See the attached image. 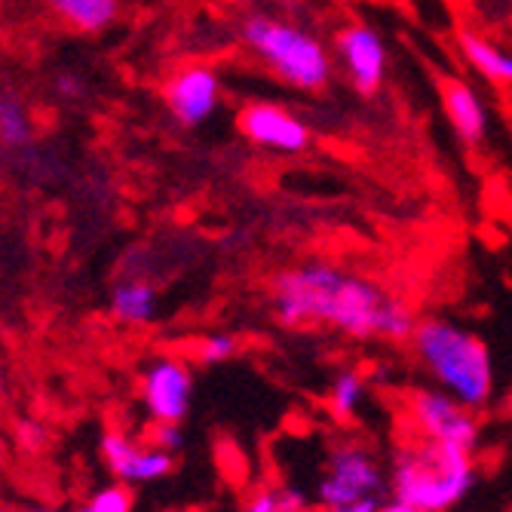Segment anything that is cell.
<instances>
[{
  "mask_svg": "<svg viewBox=\"0 0 512 512\" xmlns=\"http://www.w3.org/2000/svg\"><path fill=\"white\" fill-rule=\"evenodd\" d=\"M270 313L283 329H332L350 341H408L417 316L378 279L332 261H301L270 279Z\"/></svg>",
  "mask_w": 512,
  "mask_h": 512,
  "instance_id": "obj_1",
  "label": "cell"
},
{
  "mask_svg": "<svg viewBox=\"0 0 512 512\" xmlns=\"http://www.w3.org/2000/svg\"><path fill=\"white\" fill-rule=\"evenodd\" d=\"M408 344L433 387L473 411L491 405L497 393V371L482 335L448 316H424L417 319Z\"/></svg>",
  "mask_w": 512,
  "mask_h": 512,
  "instance_id": "obj_2",
  "label": "cell"
},
{
  "mask_svg": "<svg viewBox=\"0 0 512 512\" xmlns=\"http://www.w3.org/2000/svg\"><path fill=\"white\" fill-rule=\"evenodd\" d=\"M479 485L473 451L417 439L399 445L390 463V494L421 512H451Z\"/></svg>",
  "mask_w": 512,
  "mask_h": 512,
  "instance_id": "obj_3",
  "label": "cell"
},
{
  "mask_svg": "<svg viewBox=\"0 0 512 512\" xmlns=\"http://www.w3.org/2000/svg\"><path fill=\"white\" fill-rule=\"evenodd\" d=\"M240 31L249 53L258 56L264 68H270L283 83L304 92H319L329 86L335 74L332 53L307 28L279 16L255 13L243 22Z\"/></svg>",
  "mask_w": 512,
  "mask_h": 512,
  "instance_id": "obj_4",
  "label": "cell"
},
{
  "mask_svg": "<svg viewBox=\"0 0 512 512\" xmlns=\"http://www.w3.org/2000/svg\"><path fill=\"white\" fill-rule=\"evenodd\" d=\"M384 491H390V473L365 442L341 439L325 451L322 476L316 482V503L322 509L362 497H381Z\"/></svg>",
  "mask_w": 512,
  "mask_h": 512,
  "instance_id": "obj_5",
  "label": "cell"
},
{
  "mask_svg": "<svg viewBox=\"0 0 512 512\" xmlns=\"http://www.w3.org/2000/svg\"><path fill=\"white\" fill-rule=\"evenodd\" d=\"M405 414L408 424L417 430L421 439L430 442H445L457 445L463 451H473L482 442V424H479V411L460 405L454 396L442 393L439 387H414L405 396Z\"/></svg>",
  "mask_w": 512,
  "mask_h": 512,
  "instance_id": "obj_6",
  "label": "cell"
},
{
  "mask_svg": "<svg viewBox=\"0 0 512 512\" xmlns=\"http://www.w3.org/2000/svg\"><path fill=\"white\" fill-rule=\"evenodd\" d=\"M194 365L181 356H151L138 371V399L151 424H184L194 405Z\"/></svg>",
  "mask_w": 512,
  "mask_h": 512,
  "instance_id": "obj_7",
  "label": "cell"
},
{
  "mask_svg": "<svg viewBox=\"0 0 512 512\" xmlns=\"http://www.w3.org/2000/svg\"><path fill=\"white\" fill-rule=\"evenodd\" d=\"M99 454L108 473L123 485H151L175 473V454L154 442H138L126 430H108L99 442Z\"/></svg>",
  "mask_w": 512,
  "mask_h": 512,
  "instance_id": "obj_8",
  "label": "cell"
},
{
  "mask_svg": "<svg viewBox=\"0 0 512 512\" xmlns=\"http://www.w3.org/2000/svg\"><path fill=\"white\" fill-rule=\"evenodd\" d=\"M237 129L252 145L276 154H301L310 148V126L289 108L273 102H249L237 111Z\"/></svg>",
  "mask_w": 512,
  "mask_h": 512,
  "instance_id": "obj_9",
  "label": "cell"
},
{
  "mask_svg": "<svg viewBox=\"0 0 512 512\" xmlns=\"http://www.w3.org/2000/svg\"><path fill=\"white\" fill-rule=\"evenodd\" d=\"M163 102L181 126L197 129L221 105V77L209 65H184L163 83Z\"/></svg>",
  "mask_w": 512,
  "mask_h": 512,
  "instance_id": "obj_10",
  "label": "cell"
},
{
  "mask_svg": "<svg viewBox=\"0 0 512 512\" xmlns=\"http://www.w3.org/2000/svg\"><path fill=\"white\" fill-rule=\"evenodd\" d=\"M335 56L341 59L353 89L362 92V96H375V92L384 86L387 43L371 25L353 22V25L341 28L335 37Z\"/></svg>",
  "mask_w": 512,
  "mask_h": 512,
  "instance_id": "obj_11",
  "label": "cell"
},
{
  "mask_svg": "<svg viewBox=\"0 0 512 512\" xmlns=\"http://www.w3.org/2000/svg\"><path fill=\"white\" fill-rule=\"evenodd\" d=\"M439 96H442V108L451 120L454 135L463 145L479 148L488 135V111L479 99V92L460 77H442Z\"/></svg>",
  "mask_w": 512,
  "mask_h": 512,
  "instance_id": "obj_12",
  "label": "cell"
},
{
  "mask_svg": "<svg viewBox=\"0 0 512 512\" xmlns=\"http://www.w3.org/2000/svg\"><path fill=\"white\" fill-rule=\"evenodd\" d=\"M43 4L80 34H102L120 19V0H43Z\"/></svg>",
  "mask_w": 512,
  "mask_h": 512,
  "instance_id": "obj_13",
  "label": "cell"
},
{
  "mask_svg": "<svg viewBox=\"0 0 512 512\" xmlns=\"http://www.w3.org/2000/svg\"><path fill=\"white\" fill-rule=\"evenodd\" d=\"M160 295L145 279H120L111 289V316L123 325H148L157 319Z\"/></svg>",
  "mask_w": 512,
  "mask_h": 512,
  "instance_id": "obj_14",
  "label": "cell"
},
{
  "mask_svg": "<svg viewBox=\"0 0 512 512\" xmlns=\"http://www.w3.org/2000/svg\"><path fill=\"white\" fill-rule=\"evenodd\" d=\"M457 46L463 59H467L482 77H488L491 83L497 86H512V56L503 50V46H497L494 40L463 28L457 34Z\"/></svg>",
  "mask_w": 512,
  "mask_h": 512,
  "instance_id": "obj_15",
  "label": "cell"
},
{
  "mask_svg": "<svg viewBox=\"0 0 512 512\" xmlns=\"http://www.w3.org/2000/svg\"><path fill=\"white\" fill-rule=\"evenodd\" d=\"M365 399H368V378L359 368H341L329 384V393H325V402H329L335 421H356Z\"/></svg>",
  "mask_w": 512,
  "mask_h": 512,
  "instance_id": "obj_16",
  "label": "cell"
},
{
  "mask_svg": "<svg viewBox=\"0 0 512 512\" xmlns=\"http://www.w3.org/2000/svg\"><path fill=\"white\" fill-rule=\"evenodd\" d=\"M31 117L19 99V92L0 83V142L10 151H25L31 148Z\"/></svg>",
  "mask_w": 512,
  "mask_h": 512,
  "instance_id": "obj_17",
  "label": "cell"
},
{
  "mask_svg": "<svg viewBox=\"0 0 512 512\" xmlns=\"http://www.w3.org/2000/svg\"><path fill=\"white\" fill-rule=\"evenodd\" d=\"M240 353V338L230 335V332H209L203 338L194 341L191 347V359L203 368H212V365H224Z\"/></svg>",
  "mask_w": 512,
  "mask_h": 512,
  "instance_id": "obj_18",
  "label": "cell"
},
{
  "mask_svg": "<svg viewBox=\"0 0 512 512\" xmlns=\"http://www.w3.org/2000/svg\"><path fill=\"white\" fill-rule=\"evenodd\" d=\"M132 506H135V497H132L129 485L114 482V485L92 491L86 500L77 503L74 512H132Z\"/></svg>",
  "mask_w": 512,
  "mask_h": 512,
  "instance_id": "obj_19",
  "label": "cell"
},
{
  "mask_svg": "<svg viewBox=\"0 0 512 512\" xmlns=\"http://www.w3.org/2000/svg\"><path fill=\"white\" fill-rule=\"evenodd\" d=\"M148 442H154L157 448L178 454L184 448V427L181 424H151Z\"/></svg>",
  "mask_w": 512,
  "mask_h": 512,
  "instance_id": "obj_20",
  "label": "cell"
},
{
  "mask_svg": "<svg viewBox=\"0 0 512 512\" xmlns=\"http://www.w3.org/2000/svg\"><path fill=\"white\" fill-rule=\"evenodd\" d=\"M240 512H283V503H279V491L276 488H255L246 500Z\"/></svg>",
  "mask_w": 512,
  "mask_h": 512,
  "instance_id": "obj_21",
  "label": "cell"
},
{
  "mask_svg": "<svg viewBox=\"0 0 512 512\" xmlns=\"http://www.w3.org/2000/svg\"><path fill=\"white\" fill-rule=\"evenodd\" d=\"M276 491H279V503H283V512H307L310 497L301 488L286 485V488H276Z\"/></svg>",
  "mask_w": 512,
  "mask_h": 512,
  "instance_id": "obj_22",
  "label": "cell"
},
{
  "mask_svg": "<svg viewBox=\"0 0 512 512\" xmlns=\"http://www.w3.org/2000/svg\"><path fill=\"white\" fill-rule=\"evenodd\" d=\"M43 442H46L43 424H34V421L19 424V445H25L28 451H37V448H43Z\"/></svg>",
  "mask_w": 512,
  "mask_h": 512,
  "instance_id": "obj_23",
  "label": "cell"
},
{
  "mask_svg": "<svg viewBox=\"0 0 512 512\" xmlns=\"http://www.w3.org/2000/svg\"><path fill=\"white\" fill-rule=\"evenodd\" d=\"M381 509V497H362L353 503H341V506H325L322 512H378Z\"/></svg>",
  "mask_w": 512,
  "mask_h": 512,
  "instance_id": "obj_24",
  "label": "cell"
},
{
  "mask_svg": "<svg viewBox=\"0 0 512 512\" xmlns=\"http://www.w3.org/2000/svg\"><path fill=\"white\" fill-rule=\"evenodd\" d=\"M378 512H421V509H414L411 503H405V500H396V497H390L387 503H381V509Z\"/></svg>",
  "mask_w": 512,
  "mask_h": 512,
  "instance_id": "obj_25",
  "label": "cell"
},
{
  "mask_svg": "<svg viewBox=\"0 0 512 512\" xmlns=\"http://www.w3.org/2000/svg\"><path fill=\"white\" fill-rule=\"evenodd\" d=\"M59 92H62V96H77V92H80V83H77L74 77H62V80H59Z\"/></svg>",
  "mask_w": 512,
  "mask_h": 512,
  "instance_id": "obj_26",
  "label": "cell"
},
{
  "mask_svg": "<svg viewBox=\"0 0 512 512\" xmlns=\"http://www.w3.org/2000/svg\"><path fill=\"white\" fill-rule=\"evenodd\" d=\"M22 512H62V509H56V506H28Z\"/></svg>",
  "mask_w": 512,
  "mask_h": 512,
  "instance_id": "obj_27",
  "label": "cell"
},
{
  "mask_svg": "<svg viewBox=\"0 0 512 512\" xmlns=\"http://www.w3.org/2000/svg\"><path fill=\"white\" fill-rule=\"evenodd\" d=\"M4 457H7V439L0 436V460H4Z\"/></svg>",
  "mask_w": 512,
  "mask_h": 512,
  "instance_id": "obj_28",
  "label": "cell"
},
{
  "mask_svg": "<svg viewBox=\"0 0 512 512\" xmlns=\"http://www.w3.org/2000/svg\"><path fill=\"white\" fill-rule=\"evenodd\" d=\"M0 405H4V381H0Z\"/></svg>",
  "mask_w": 512,
  "mask_h": 512,
  "instance_id": "obj_29",
  "label": "cell"
}]
</instances>
